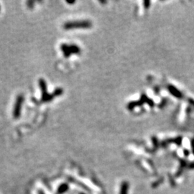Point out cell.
<instances>
[{
  "mask_svg": "<svg viewBox=\"0 0 194 194\" xmlns=\"http://www.w3.org/2000/svg\"><path fill=\"white\" fill-rule=\"evenodd\" d=\"M67 188H68V186H66V185H63L62 186H61V187L60 188H59V191H58V192L60 193H63V192H65V191L67 190Z\"/></svg>",
  "mask_w": 194,
  "mask_h": 194,
  "instance_id": "8992f818",
  "label": "cell"
},
{
  "mask_svg": "<svg viewBox=\"0 0 194 194\" xmlns=\"http://www.w3.org/2000/svg\"><path fill=\"white\" fill-rule=\"evenodd\" d=\"M24 102V97L22 95L18 96L15 102V108H14V117L19 118L21 114V109H22V104Z\"/></svg>",
  "mask_w": 194,
  "mask_h": 194,
  "instance_id": "277c9868",
  "label": "cell"
},
{
  "mask_svg": "<svg viewBox=\"0 0 194 194\" xmlns=\"http://www.w3.org/2000/svg\"><path fill=\"white\" fill-rule=\"evenodd\" d=\"M92 24L88 20H76L66 22L64 24L65 30H72L75 28H89Z\"/></svg>",
  "mask_w": 194,
  "mask_h": 194,
  "instance_id": "7a4b0ae2",
  "label": "cell"
},
{
  "mask_svg": "<svg viewBox=\"0 0 194 194\" xmlns=\"http://www.w3.org/2000/svg\"><path fill=\"white\" fill-rule=\"evenodd\" d=\"M128 188H129V184L127 182H124L122 184L121 192L120 194H127Z\"/></svg>",
  "mask_w": 194,
  "mask_h": 194,
  "instance_id": "5b68a950",
  "label": "cell"
},
{
  "mask_svg": "<svg viewBox=\"0 0 194 194\" xmlns=\"http://www.w3.org/2000/svg\"><path fill=\"white\" fill-rule=\"evenodd\" d=\"M0 10H1V6H0Z\"/></svg>",
  "mask_w": 194,
  "mask_h": 194,
  "instance_id": "52a82bcc",
  "label": "cell"
},
{
  "mask_svg": "<svg viewBox=\"0 0 194 194\" xmlns=\"http://www.w3.org/2000/svg\"><path fill=\"white\" fill-rule=\"evenodd\" d=\"M41 91H42V100L45 102H48L51 101L55 97H58L63 94V90L61 88H58L57 90L54 91V93L52 94H49L47 93V85L46 82L42 79H40L39 81Z\"/></svg>",
  "mask_w": 194,
  "mask_h": 194,
  "instance_id": "6da1fadb",
  "label": "cell"
},
{
  "mask_svg": "<svg viewBox=\"0 0 194 194\" xmlns=\"http://www.w3.org/2000/svg\"><path fill=\"white\" fill-rule=\"evenodd\" d=\"M60 50L65 57H69L71 55L79 54L80 53L81 49L76 45H68L63 44L60 45Z\"/></svg>",
  "mask_w": 194,
  "mask_h": 194,
  "instance_id": "3957f363",
  "label": "cell"
}]
</instances>
